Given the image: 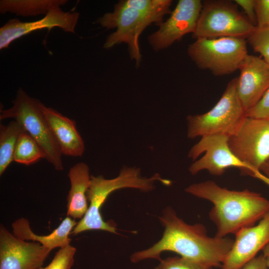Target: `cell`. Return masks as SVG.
Masks as SVG:
<instances>
[{"instance_id":"6da1fadb","label":"cell","mask_w":269,"mask_h":269,"mask_svg":"<svg viewBox=\"0 0 269 269\" xmlns=\"http://www.w3.org/2000/svg\"><path fill=\"white\" fill-rule=\"evenodd\" d=\"M159 220L164 227L162 237L150 247L133 254V263L148 259L159 261L161 253L172 252L209 268L221 267L234 243L229 237L209 236L202 224H187L171 207L163 210Z\"/></svg>"},{"instance_id":"7a4b0ae2","label":"cell","mask_w":269,"mask_h":269,"mask_svg":"<svg viewBox=\"0 0 269 269\" xmlns=\"http://www.w3.org/2000/svg\"><path fill=\"white\" fill-rule=\"evenodd\" d=\"M185 191L213 204L209 216L216 227L215 236L219 238L255 225L269 212V200L247 189L230 190L207 180L191 184Z\"/></svg>"},{"instance_id":"3957f363","label":"cell","mask_w":269,"mask_h":269,"mask_svg":"<svg viewBox=\"0 0 269 269\" xmlns=\"http://www.w3.org/2000/svg\"><path fill=\"white\" fill-rule=\"evenodd\" d=\"M157 181L165 185H169L171 183L170 180L162 178L159 173L150 177H142L140 169L133 167L123 168L119 175L112 179H106L102 175H91L87 192L90 202L88 210L71 234L76 235L89 230H102L118 234L115 223L105 221L100 212L109 196L116 190L127 188L149 192L154 189Z\"/></svg>"},{"instance_id":"277c9868","label":"cell","mask_w":269,"mask_h":269,"mask_svg":"<svg viewBox=\"0 0 269 269\" xmlns=\"http://www.w3.org/2000/svg\"><path fill=\"white\" fill-rule=\"evenodd\" d=\"M238 77L231 80L220 100L209 111L187 117V136L223 134L229 136L246 117L237 91Z\"/></svg>"},{"instance_id":"5b68a950","label":"cell","mask_w":269,"mask_h":269,"mask_svg":"<svg viewBox=\"0 0 269 269\" xmlns=\"http://www.w3.org/2000/svg\"><path fill=\"white\" fill-rule=\"evenodd\" d=\"M41 102L32 98L22 89L16 93L13 105L0 111V120L13 118L38 143L44 158L58 171L63 169L62 153L41 110Z\"/></svg>"},{"instance_id":"8992f818","label":"cell","mask_w":269,"mask_h":269,"mask_svg":"<svg viewBox=\"0 0 269 269\" xmlns=\"http://www.w3.org/2000/svg\"><path fill=\"white\" fill-rule=\"evenodd\" d=\"M247 41L242 38H199L189 45L188 55L200 69L221 76L234 73L248 55Z\"/></svg>"},{"instance_id":"52a82bcc","label":"cell","mask_w":269,"mask_h":269,"mask_svg":"<svg viewBox=\"0 0 269 269\" xmlns=\"http://www.w3.org/2000/svg\"><path fill=\"white\" fill-rule=\"evenodd\" d=\"M256 27L232 1L204 0L192 36L195 39L224 37L245 39Z\"/></svg>"},{"instance_id":"ba28073f","label":"cell","mask_w":269,"mask_h":269,"mask_svg":"<svg viewBox=\"0 0 269 269\" xmlns=\"http://www.w3.org/2000/svg\"><path fill=\"white\" fill-rule=\"evenodd\" d=\"M228 144L233 153L251 169L253 177L269 186V179L260 171L269 159V120L246 116L229 136Z\"/></svg>"},{"instance_id":"9c48e42d","label":"cell","mask_w":269,"mask_h":269,"mask_svg":"<svg viewBox=\"0 0 269 269\" xmlns=\"http://www.w3.org/2000/svg\"><path fill=\"white\" fill-rule=\"evenodd\" d=\"M96 23L107 29L116 28L107 37L104 47L110 48L125 43L131 59L138 66L141 59L139 38L142 31L152 23L151 21L144 14L120 0L114 5L113 12L104 14Z\"/></svg>"},{"instance_id":"30bf717a","label":"cell","mask_w":269,"mask_h":269,"mask_svg":"<svg viewBox=\"0 0 269 269\" xmlns=\"http://www.w3.org/2000/svg\"><path fill=\"white\" fill-rule=\"evenodd\" d=\"M229 136L215 134L201 137L189 150L188 156L193 160L204 153L203 156L192 163L189 167L192 175L202 170L220 176L230 167L239 168L243 174L253 176L251 169L240 160L231 151L228 144Z\"/></svg>"},{"instance_id":"8fae6325","label":"cell","mask_w":269,"mask_h":269,"mask_svg":"<svg viewBox=\"0 0 269 269\" xmlns=\"http://www.w3.org/2000/svg\"><path fill=\"white\" fill-rule=\"evenodd\" d=\"M202 7L200 0H179L169 18L158 26L148 41L155 51L164 49L179 41L186 34H193Z\"/></svg>"},{"instance_id":"7c38bea8","label":"cell","mask_w":269,"mask_h":269,"mask_svg":"<svg viewBox=\"0 0 269 269\" xmlns=\"http://www.w3.org/2000/svg\"><path fill=\"white\" fill-rule=\"evenodd\" d=\"M50 251L36 242L15 237L0 227V269H38Z\"/></svg>"},{"instance_id":"4fadbf2b","label":"cell","mask_w":269,"mask_h":269,"mask_svg":"<svg viewBox=\"0 0 269 269\" xmlns=\"http://www.w3.org/2000/svg\"><path fill=\"white\" fill-rule=\"evenodd\" d=\"M79 17L77 12H65L60 6L52 7L41 19L23 22L17 18L9 19L0 28V49L7 48L10 44L24 35L42 29L49 31L57 27L67 32L74 33Z\"/></svg>"},{"instance_id":"5bb4252c","label":"cell","mask_w":269,"mask_h":269,"mask_svg":"<svg viewBox=\"0 0 269 269\" xmlns=\"http://www.w3.org/2000/svg\"><path fill=\"white\" fill-rule=\"evenodd\" d=\"M233 246L220 269H241L269 243V212L257 224L235 234Z\"/></svg>"},{"instance_id":"9a60e30c","label":"cell","mask_w":269,"mask_h":269,"mask_svg":"<svg viewBox=\"0 0 269 269\" xmlns=\"http://www.w3.org/2000/svg\"><path fill=\"white\" fill-rule=\"evenodd\" d=\"M239 70L237 91L247 113L259 102L269 88V64L263 58L248 54Z\"/></svg>"},{"instance_id":"2e32d148","label":"cell","mask_w":269,"mask_h":269,"mask_svg":"<svg viewBox=\"0 0 269 269\" xmlns=\"http://www.w3.org/2000/svg\"><path fill=\"white\" fill-rule=\"evenodd\" d=\"M40 108L62 154L72 157L82 156L85 144L75 122L42 103Z\"/></svg>"},{"instance_id":"e0dca14e","label":"cell","mask_w":269,"mask_h":269,"mask_svg":"<svg viewBox=\"0 0 269 269\" xmlns=\"http://www.w3.org/2000/svg\"><path fill=\"white\" fill-rule=\"evenodd\" d=\"M77 224L75 220L67 216L57 228L50 234L44 236L34 233L29 221L24 218L15 220L12 224V228L13 234L17 238L25 241L38 242L51 251L56 248H63L70 245L71 240L69 236Z\"/></svg>"},{"instance_id":"ac0fdd59","label":"cell","mask_w":269,"mask_h":269,"mask_svg":"<svg viewBox=\"0 0 269 269\" xmlns=\"http://www.w3.org/2000/svg\"><path fill=\"white\" fill-rule=\"evenodd\" d=\"M68 175L71 187L67 196V216L81 220L89 207L87 192L91 178L89 168L83 162L77 163L70 168Z\"/></svg>"},{"instance_id":"d6986e66","label":"cell","mask_w":269,"mask_h":269,"mask_svg":"<svg viewBox=\"0 0 269 269\" xmlns=\"http://www.w3.org/2000/svg\"><path fill=\"white\" fill-rule=\"evenodd\" d=\"M67 0H1L0 12L23 17L45 15L53 7L65 5Z\"/></svg>"},{"instance_id":"ffe728a7","label":"cell","mask_w":269,"mask_h":269,"mask_svg":"<svg viewBox=\"0 0 269 269\" xmlns=\"http://www.w3.org/2000/svg\"><path fill=\"white\" fill-rule=\"evenodd\" d=\"M21 125L16 121L7 125H0V175L13 161L15 145L19 135L24 132Z\"/></svg>"},{"instance_id":"44dd1931","label":"cell","mask_w":269,"mask_h":269,"mask_svg":"<svg viewBox=\"0 0 269 269\" xmlns=\"http://www.w3.org/2000/svg\"><path fill=\"white\" fill-rule=\"evenodd\" d=\"M124 4L144 14L152 23L158 25L163 22L164 16L171 12V0H123Z\"/></svg>"},{"instance_id":"7402d4cb","label":"cell","mask_w":269,"mask_h":269,"mask_svg":"<svg viewBox=\"0 0 269 269\" xmlns=\"http://www.w3.org/2000/svg\"><path fill=\"white\" fill-rule=\"evenodd\" d=\"M41 158H44V154L38 143L26 132L21 133L15 145L13 161L29 165Z\"/></svg>"},{"instance_id":"603a6c76","label":"cell","mask_w":269,"mask_h":269,"mask_svg":"<svg viewBox=\"0 0 269 269\" xmlns=\"http://www.w3.org/2000/svg\"><path fill=\"white\" fill-rule=\"evenodd\" d=\"M247 39L254 51L259 53L263 59L269 64V27L259 28L256 26Z\"/></svg>"},{"instance_id":"cb8c5ba5","label":"cell","mask_w":269,"mask_h":269,"mask_svg":"<svg viewBox=\"0 0 269 269\" xmlns=\"http://www.w3.org/2000/svg\"><path fill=\"white\" fill-rule=\"evenodd\" d=\"M76 252V249L71 245L60 248L46 267H41L38 269H71L74 264Z\"/></svg>"},{"instance_id":"d4e9b609","label":"cell","mask_w":269,"mask_h":269,"mask_svg":"<svg viewBox=\"0 0 269 269\" xmlns=\"http://www.w3.org/2000/svg\"><path fill=\"white\" fill-rule=\"evenodd\" d=\"M154 269H212L181 257L161 259Z\"/></svg>"},{"instance_id":"484cf974","label":"cell","mask_w":269,"mask_h":269,"mask_svg":"<svg viewBox=\"0 0 269 269\" xmlns=\"http://www.w3.org/2000/svg\"><path fill=\"white\" fill-rule=\"evenodd\" d=\"M249 117L269 120V88L259 102L246 113Z\"/></svg>"},{"instance_id":"4316f807","label":"cell","mask_w":269,"mask_h":269,"mask_svg":"<svg viewBox=\"0 0 269 269\" xmlns=\"http://www.w3.org/2000/svg\"><path fill=\"white\" fill-rule=\"evenodd\" d=\"M255 11L256 26L269 27V0H256Z\"/></svg>"},{"instance_id":"83f0119b","label":"cell","mask_w":269,"mask_h":269,"mask_svg":"<svg viewBox=\"0 0 269 269\" xmlns=\"http://www.w3.org/2000/svg\"><path fill=\"white\" fill-rule=\"evenodd\" d=\"M234 1L243 8L246 17L254 25L256 26V0H235Z\"/></svg>"},{"instance_id":"f1b7e54d","label":"cell","mask_w":269,"mask_h":269,"mask_svg":"<svg viewBox=\"0 0 269 269\" xmlns=\"http://www.w3.org/2000/svg\"><path fill=\"white\" fill-rule=\"evenodd\" d=\"M241 269H269L265 259L262 254L256 256Z\"/></svg>"},{"instance_id":"f546056e","label":"cell","mask_w":269,"mask_h":269,"mask_svg":"<svg viewBox=\"0 0 269 269\" xmlns=\"http://www.w3.org/2000/svg\"><path fill=\"white\" fill-rule=\"evenodd\" d=\"M260 171L266 177L269 179V159L261 166Z\"/></svg>"},{"instance_id":"4dcf8cb0","label":"cell","mask_w":269,"mask_h":269,"mask_svg":"<svg viewBox=\"0 0 269 269\" xmlns=\"http://www.w3.org/2000/svg\"><path fill=\"white\" fill-rule=\"evenodd\" d=\"M262 251V255L265 259L267 266L269 269V243L264 247Z\"/></svg>"}]
</instances>
